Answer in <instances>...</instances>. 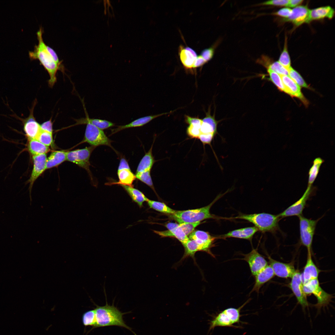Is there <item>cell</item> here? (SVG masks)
Listing matches in <instances>:
<instances>
[{"label": "cell", "mask_w": 335, "mask_h": 335, "mask_svg": "<svg viewBox=\"0 0 335 335\" xmlns=\"http://www.w3.org/2000/svg\"><path fill=\"white\" fill-rule=\"evenodd\" d=\"M43 32L42 27H41L37 33L38 44L35 45L33 51H29V55L31 60H38L47 70L50 77L48 84L50 87H52L57 81V71L60 70L63 73L64 69L56 63L47 51L46 44L42 38Z\"/></svg>", "instance_id": "1"}, {"label": "cell", "mask_w": 335, "mask_h": 335, "mask_svg": "<svg viewBox=\"0 0 335 335\" xmlns=\"http://www.w3.org/2000/svg\"><path fill=\"white\" fill-rule=\"evenodd\" d=\"M106 297V304L103 306H99L95 304L94 309L96 313V324L94 328L109 326H116L125 328L136 334L132 330L131 328L127 325L123 319V315L127 313L120 312L114 305H109Z\"/></svg>", "instance_id": "2"}, {"label": "cell", "mask_w": 335, "mask_h": 335, "mask_svg": "<svg viewBox=\"0 0 335 335\" xmlns=\"http://www.w3.org/2000/svg\"><path fill=\"white\" fill-rule=\"evenodd\" d=\"M227 192L228 191L223 194H219L211 203L207 206L195 209L176 211L174 213L171 215V217L179 224L185 222H200L207 219H216V216L210 213V209L217 201Z\"/></svg>", "instance_id": "3"}, {"label": "cell", "mask_w": 335, "mask_h": 335, "mask_svg": "<svg viewBox=\"0 0 335 335\" xmlns=\"http://www.w3.org/2000/svg\"><path fill=\"white\" fill-rule=\"evenodd\" d=\"M280 218L278 215L261 213L252 214H240L231 219H239L247 221L253 224L263 232H274L278 230V222Z\"/></svg>", "instance_id": "4"}, {"label": "cell", "mask_w": 335, "mask_h": 335, "mask_svg": "<svg viewBox=\"0 0 335 335\" xmlns=\"http://www.w3.org/2000/svg\"><path fill=\"white\" fill-rule=\"evenodd\" d=\"M303 290L306 296L313 294L316 297L317 302L315 306L318 310L317 316L320 313L321 308L327 306L332 297L331 295L321 287L318 279L310 280L303 284Z\"/></svg>", "instance_id": "5"}, {"label": "cell", "mask_w": 335, "mask_h": 335, "mask_svg": "<svg viewBox=\"0 0 335 335\" xmlns=\"http://www.w3.org/2000/svg\"><path fill=\"white\" fill-rule=\"evenodd\" d=\"M299 220L300 239L302 244L306 247L308 252H311L313 237L317 222L319 219L313 220L302 215L298 217Z\"/></svg>", "instance_id": "6"}, {"label": "cell", "mask_w": 335, "mask_h": 335, "mask_svg": "<svg viewBox=\"0 0 335 335\" xmlns=\"http://www.w3.org/2000/svg\"><path fill=\"white\" fill-rule=\"evenodd\" d=\"M84 141L96 147L100 145H106L113 149L111 145V141L106 136L103 131L90 123L87 124Z\"/></svg>", "instance_id": "7"}, {"label": "cell", "mask_w": 335, "mask_h": 335, "mask_svg": "<svg viewBox=\"0 0 335 335\" xmlns=\"http://www.w3.org/2000/svg\"><path fill=\"white\" fill-rule=\"evenodd\" d=\"M96 147L91 146L82 149L67 151L66 160L85 169L90 173L89 159L92 152Z\"/></svg>", "instance_id": "8"}, {"label": "cell", "mask_w": 335, "mask_h": 335, "mask_svg": "<svg viewBox=\"0 0 335 335\" xmlns=\"http://www.w3.org/2000/svg\"><path fill=\"white\" fill-rule=\"evenodd\" d=\"M312 185H308L302 197L297 201L278 215L280 218L302 215V212L313 190Z\"/></svg>", "instance_id": "9"}, {"label": "cell", "mask_w": 335, "mask_h": 335, "mask_svg": "<svg viewBox=\"0 0 335 335\" xmlns=\"http://www.w3.org/2000/svg\"><path fill=\"white\" fill-rule=\"evenodd\" d=\"M37 103L35 99L29 109V114L25 118H19L22 122L23 130L28 139H36L41 130L40 124L36 121L34 114V110Z\"/></svg>", "instance_id": "10"}, {"label": "cell", "mask_w": 335, "mask_h": 335, "mask_svg": "<svg viewBox=\"0 0 335 335\" xmlns=\"http://www.w3.org/2000/svg\"><path fill=\"white\" fill-rule=\"evenodd\" d=\"M190 240H194L200 247L201 251L207 252L212 256L214 257L211 249L214 246L215 239L217 237L211 235L208 232L203 231H194L188 237Z\"/></svg>", "instance_id": "11"}, {"label": "cell", "mask_w": 335, "mask_h": 335, "mask_svg": "<svg viewBox=\"0 0 335 335\" xmlns=\"http://www.w3.org/2000/svg\"><path fill=\"white\" fill-rule=\"evenodd\" d=\"M291 278L289 285V288L295 296L298 303L300 304L304 311L309 304L306 296L303 290V284L302 274L298 271L296 270Z\"/></svg>", "instance_id": "12"}, {"label": "cell", "mask_w": 335, "mask_h": 335, "mask_svg": "<svg viewBox=\"0 0 335 335\" xmlns=\"http://www.w3.org/2000/svg\"><path fill=\"white\" fill-rule=\"evenodd\" d=\"M33 169L29 179L27 183H29V188L30 203L32 200L31 193L33 185L36 179L46 169L47 159L46 154L32 155Z\"/></svg>", "instance_id": "13"}, {"label": "cell", "mask_w": 335, "mask_h": 335, "mask_svg": "<svg viewBox=\"0 0 335 335\" xmlns=\"http://www.w3.org/2000/svg\"><path fill=\"white\" fill-rule=\"evenodd\" d=\"M243 255V259L248 263L251 272L254 276L268 265L267 261L258 252L257 249L253 248L249 253Z\"/></svg>", "instance_id": "14"}, {"label": "cell", "mask_w": 335, "mask_h": 335, "mask_svg": "<svg viewBox=\"0 0 335 335\" xmlns=\"http://www.w3.org/2000/svg\"><path fill=\"white\" fill-rule=\"evenodd\" d=\"M269 265L272 269L275 275L279 277L291 278L296 270L294 266L291 263L282 262L268 257Z\"/></svg>", "instance_id": "15"}, {"label": "cell", "mask_w": 335, "mask_h": 335, "mask_svg": "<svg viewBox=\"0 0 335 335\" xmlns=\"http://www.w3.org/2000/svg\"><path fill=\"white\" fill-rule=\"evenodd\" d=\"M310 9L307 6H299L292 9V15L288 17L283 18L282 22H291L297 26L304 23H308Z\"/></svg>", "instance_id": "16"}, {"label": "cell", "mask_w": 335, "mask_h": 335, "mask_svg": "<svg viewBox=\"0 0 335 335\" xmlns=\"http://www.w3.org/2000/svg\"><path fill=\"white\" fill-rule=\"evenodd\" d=\"M287 89L288 94L299 98L306 106L308 104L307 100L301 92V88L288 75H280Z\"/></svg>", "instance_id": "17"}, {"label": "cell", "mask_w": 335, "mask_h": 335, "mask_svg": "<svg viewBox=\"0 0 335 335\" xmlns=\"http://www.w3.org/2000/svg\"><path fill=\"white\" fill-rule=\"evenodd\" d=\"M320 271L312 259L311 252H308L306 262L302 274L303 284L310 280L318 279Z\"/></svg>", "instance_id": "18"}, {"label": "cell", "mask_w": 335, "mask_h": 335, "mask_svg": "<svg viewBox=\"0 0 335 335\" xmlns=\"http://www.w3.org/2000/svg\"><path fill=\"white\" fill-rule=\"evenodd\" d=\"M275 276L272 269L269 265L258 272L254 276L255 282L251 292L255 291L258 293L261 287Z\"/></svg>", "instance_id": "19"}, {"label": "cell", "mask_w": 335, "mask_h": 335, "mask_svg": "<svg viewBox=\"0 0 335 335\" xmlns=\"http://www.w3.org/2000/svg\"><path fill=\"white\" fill-rule=\"evenodd\" d=\"M258 231V229L255 226L245 227L229 231L219 236L217 238L224 239L233 237L251 240Z\"/></svg>", "instance_id": "20"}, {"label": "cell", "mask_w": 335, "mask_h": 335, "mask_svg": "<svg viewBox=\"0 0 335 335\" xmlns=\"http://www.w3.org/2000/svg\"><path fill=\"white\" fill-rule=\"evenodd\" d=\"M334 15V10L330 6L320 7L310 10L308 23L313 20L324 18L331 19Z\"/></svg>", "instance_id": "21"}, {"label": "cell", "mask_w": 335, "mask_h": 335, "mask_svg": "<svg viewBox=\"0 0 335 335\" xmlns=\"http://www.w3.org/2000/svg\"><path fill=\"white\" fill-rule=\"evenodd\" d=\"M171 112H170L163 113L162 114L157 115H151L143 117L136 119L127 124L118 126L116 128L111 130V135L115 134L121 130L126 128L142 126L149 123L154 118L164 114H169Z\"/></svg>", "instance_id": "22"}, {"label": "cell", "mask_w": 335, "mask_h": 335, "mask_svg": "<svg viewBox=\"0 0 335 335\" xmlns=\"http://www.w3.org/2000/svg\"><path fill=\"white\" fill-rule=\"evenodd\" d=\"M179 55L181 63L187 69L193 68L195 61L197 57L196 52L190 48H184L182 45L179 48Z\"/></svg>", "instance_id": "23"}, {"label": "cell", "mask_w": 335, "mask_h": 335, "mask_svg": "<svg viewBox=\"0 0 335 335\" xmlns=\"http://www.w3.org/2000/svg\"><path fill=\"white\" fill-rule=\"evenodd\" d=\"M83 104L86 117L84 118H82L79 119L75 120L76 123L75 125L90 123L102 130L108 128L114 125V123L107 120L99 119L90 118L89 117L84 105Z\"/></svg>", "instance_id": "24"}, {"label": "cell", "mask_w": 335, "mask_h": 335, "mask_svg": "<svg viewBox=\"0 0 335 335\" xmlns=\"http://www.w3.org/2000/svg\"><path fill=\"white\" fill-rule=\"evenodd\" d=\"M209 324V327L208 332L213 330L215 327L217 326L229 327L235 328L240 327L234 325L229 317L223 311L213 317V319L210 321Z\"/></svg>", "instance_id": "25"}, {"label": "cell", "mask_w": 335, "mask_h": 335, "mask_svg": "<svg viewBox=\"0 0 335 335\" xmlns=\"http://www.w3.org/2000/svg\"><path fill=\"white\" fill-rule=\"evenodd\" d=\"M154 143V142L149 150L145 154L140 161L138 166L136 173L151 171L153 164L155 162L152 153Z\"/></svg>", "instance_id": "26"}, {"label": "cell", "mask_w": 335, "mask_h": 335, "mask_svg": "<svg viewBox=\"0 0 335 335\" xmlns=\"http://www.w3.org/2000/svg\"><path fill=\"white\" fill-rule=\"evenodd\" d=\"M117 174L119 179L118 181L112 182L110 184L133 187V183L136 178L135 175L133 174L130 169L118 170Z\"/></svg>", "instance_id": "27"}, {"label": "cell", "mask_w": 335, "mask_h": 335, "mask_svg": "<svg viewBox=\"0 0 335 335\" xmlns=\"http://www.w3.org/2000/svg\"><path fill=\"white\" fill-rule=\"evenodd\" d=\"M154 232L162 237H174L177 239L183 244L189 239L188 237L183 231L179 226L177 227L172 230L159 231L154 230Z\"/></svg>", "instance_id": "28"}, {"label": "cell", "mask_w": 335, "mask_h": 335, "mask_svg": "<svg viewBox=\"0 0 335 335\" xmlns=\"http://www.w3.org/2000/svg\"><path fill=\"white\" fill-rule=\"evenodd\" d=\"M67 152L64 151L52 152L47 158L46 169L57 166L66 160Z\"/></svg>", "instance_id": "29"}, {"label": "cell", "mask_w": 335, "mask_h": 335, "mask_svg": "<svg viewBox=\"0 0 335 335\" xmlns=\"http://www.w3.org/2000/svg\"><path fill=\"white\" fill-rule=\"evenodd\" d=\"M28 149L32 155L46 154L50 149L36 139H28Z\"/></svg>", "instance_id": "30"}, {"label": "cell", "mask_w": 335, "mask_h": 335, "mask_svg": "<svg viewBox=\"0 0 335 335\" xmlns=\"http://www.w3.org/2000/svg\"><path fill=\"white\" fill-rule=\"evenodd\" d=\"M121 185L126 191L132 200L136 203L140 207H142L144 202H147L149 199L142 192L133 187Z\"/></svg>", "instance_id": "31"}, {"label": "cell", "mask_w": 335, "mask_h": 335, "mask_svg": "<svg viewBox=\"0 0 335 335\" xmlns=\"http://www.w3.org/2000/svg\"><path fill=\"white\" fill-rule=\"evenodd\" d=\"M185 248L184 255L181 260L186 257H190L194 258V255L198 251H201L200 246L194 240L189 239L185 243L182 244Z\"/></svg>", "instance_id": "32"}, {"label": "cell", "mask_w": 335, "mask_h": 335, "mask_svg": "<svg viewBox=\"0 0 335 335\" xmlns=\"http://www.w3.org/2000/svg\"><path fill=\"white\" fill-rule=\"evenodd\" d=\"M324 161L319 157L315 159L313 162V164L310 168L309 172V178L308 185H312L317 177L320 166Z\"/></svg>", "instance_id": "33"}, {"label": "cell", "mask_w": 335, "mask_h": 335, "mask_svg": "<svg viewBox=\"0 0 335 335\" xmlns=\"http://www.w3.org/2000/svg\"><path fill=\"white\" fill-rule=\"evenodd\" d=\"M147 202L150 208L162 213L172 215L176 211L162 202L149 199Z\"/></svg>", "instance_id": "34"}, {"label": "cell", "mask_w": 335, "mask_h": 335, "mask_svg": "<svg viewBox=\"0 0 335 335\" xmlns=\"http://www.w3.org/2000/svg\"><path fill=\"white\" fill-rule=\"evenodd\" d=\"M247 302L238 308H229L223 310L229 317L233 324L241 322L240 319L241 316L240 310L248 302Z\"/></svg>", "instance_id": "35"}, {"label": "cell", "mask_w": 335, "mask_h": 335, "mask_svg": "<svg viewBox=\"0 0 335 335\" xmlns=\"http://www.w3.org/2000/svg\"><path fill=\"white\" fill-rule=\"evenodd\" d=\"M287 38H285L283 50L278 61L288 71L291 66V60L288 50Z\"/></svg>", "instance_id": "36"}, {"label": "cell", "mask_w": 335, "mask_h": 335, "mask_svg": "<svg viewBox=\"0 0 335 335\" xmlns=\"http://www.w3.org/2000/svg\"><path fill=\"white\" fill-rule=\"evenodd\" d=\"M267 71L270 80L280 90L288 94L287 89L283 83L280 76L268 67Z\"/></svg>", "instance_id": "37"}, {"label": "cell", "mask_w": 335, "mask_h": 335, "mask_svg": "<svg viewBox=\"0 0 335 335\" xmlns=\"http://www.w3.org/2000/svg\"><path fill=\"white\" fill-rule=\"evenodd\" d=\"M82 322L85 326H91L94 328L96 324V313L94 309L84 313L82 316Z\"/></svg>", "instance_id": "38"}, {"label": "cell", "mask_w": 335, "mask_h": 335, "mask_svg": "<svg viewBox=\"0 0 335 335\" xmlns=\"http://www.w3.org/2000/svg\"><path fill=\"white\" fill-rule=\"evenodd\" d=\"M288 76L300 87L310 88L301 75L291 67L288 70Z\"/></svg>", "instance_id": "39"}, {"label": "cell", "mask_w": 335, "mask_h": 335, "mask_svg": "<svg viewBox=\"0 0 335 335\" xmlns=\"http://www.w3.org/2000/svg\"><path fill=\"white\" fill-rule=\"evenodd\" d=\"M36 139L45 145L49 147L52 144L53 142L52 133L41 130Z\"/></svg>", "instance_id": "40"}, {"label": "cell", "mask_w": 335, "mask_h": 335, "mask_svg": "<svg viewBox=\"0 0 335 335\" xmlns=\"http://www.w3.org/2000/svg\"><path fill=\"white\" fill-rule=\"evenodd\" d=\"M135 176L136 178L148 185L155 191L150 175V171L136 173Z\"/></svg>", "instance_id": "41"}, {"label": "cell", "mask_w": 335, "mask_h": 335, "mask_svg": "<svg viewBox=\"0 0 335 335\" xmlns=\"http://www.w3.org/2000/svg\"><path fill=\"white\" fill-rule=\"evenodd\" d=\"M268 67L279 75H288V71L278 61L273 63Z\"/></svg>", "instance_id": "42"}, {"label": "cell", "mask_w": 335, "mask_h": 335, "mask_svg": "<svg viewBox=\"0 0 335 335\" xmlns=\"http://www.w3.org/2000/svg\"><path fill=\"white\" fill-rule=\"evenodd\" d=\"M201 224V222L194 223H182L179 224V226L185 234L187 236L189 235L194 230L195 228Z\"/></svg>", "instance_id": "43"}, {"label": "cell", "mask_w": 335, "mask_h": 335, "mask_svg": "<svg viewBox=\"0 0 335 335\" xmlns=\"http://www.w3.org/2000/svg\"><path fill=\"white\" fill-rule=\"evenodd\" d=\"M200 126L190 125L187 127L186 133L188 136L191 138H198L201 133Z\"/></svg>", "instance_id": "44"}, {"label": "cell", "mask_w": 335, "mask_h": 335, "mask_svg": "<svg viewBox=\"0 0 335 335\" xmlns=\"http://www.w3.org/2000/svg\"><path fill=\"white\" fill-rule=\"evenodd\" d=\"M216 136V135L213 133H201L198 139L204 145L206 144L209 145L211 146L212 149L211 143Z\"/></svg>", "instance_id": "45"}, {"label": "cell", "mask_w": 335, "mask_h": 335, "mask_svg": "<svg viewBox=\"0 0 335 335\" xmlns=\"http://www.w3.org/2000/svg\"><path fill=\"white\" fill-rule=\"evenodd\" d=\"M289 0H272L263 2L260 5H272L277 6L287 7Z\"/></svg>", "instance_id": "46"}, {"label": "cell", "mask_w": 335, "mask_h": 335, "mask_svg": "<svg viewBox=\"0 0 335 335\" xmlns=\"http://www.w3.org/2000/svg\"><path fill=\"white\" fill-rule=\"evenodd\" d=\"M201 133H213L215 135L218 134L217 130H215L209 124L203 122L200 127Z\"/></svg>", "instance_id": "47"}, {"label": "cell", "mask_w": 335, "mask_h": 335, "mask_svg": "<svg viewBox=\"0 0 335 335\" xmlns=\"http://www.w3.org/2000/svg\"><path fill=\"white\" fill-rule=\"evenodd\" d=\"M203 122L207 123L211 126L216 130H217V125L218 122L216 120L214 117L211 115L210 111L206 113V116L202 119Z\"/></svg>", "instance_id": "48"}, {"label": "cell", "mask_w": 335, "mask_h": 335, "mask_svg": "<svg viewBox=\"0 0 335 335\" xmlns=\"http://www.w3.org/2000/svg\"><path fill=\"white\" fill-rule=\"evenodd\" d=\"M292 9L288 7L282 8L273 14L284 17V18H286L289 17L292 15Z\"/></svg>", "instance_id": "49"}, {"label": "cell", "mask_w": 335, "mask_h": 335, "mask_svg": "<svg viewBox=\"0 0 335 335\" xmlns=\"http://www.w3.org/2000/svg\"><path fill=\"white\" fill-rule=\"evenodd\" d=\"M185 121L186 123L189 125H192L200 127L203 122L202 119L198 118L192 117L187 115L185 116Z\"/></svg>", "instance_id": "50"}, {"label": "cell", "mask_w": 335, "mask_h": 335, "mask_svg": "<svg viewBox=\"0 0 335 335\" xmlns=\"http://www.w3.org/2000/svg\"><path fill=\"white\" fill-rule=\"evenodd\" d=\"M214 53V49L213 47L206 49L202 52L200 55L204 60L208 62L213 57Z\"/></svg>", "instance_id": "51"}, {"label": "cell", "mask_w": 335, "mask_h": 335, "mask_svg": "<svg viewBox=\"0 0 335 335\" xmlns=\"http://www.w3.org/2000/svg\"><path fill=\"white\" fill-rule=\"evenodd\" d=\"M46 48L47 51L56 63L60 67L64 69L62 65V61L60 60L57 54L54 49L47 45Z\"/></svg>", "instance_id": "52"}, {"label": "cell", "mask_w": 335, "mask_h": 335, "mask_svg": "<svg viewBox=\"0 0 335 335\" xmlns=\"http://www.w3.org/2000/svg\"><path fill=\"white\" fill-rule=\"evenodd\" d=\"M51 118L48 120L45 121L40 124L42 130L46 131L52 133L53 123L51 120Z\"/></svg>", "instance_id": "53"}, {"label": "cell", "mask_w": 335, "mask_h": 335, "mask_svg": "<svg viewBox=\"0 0 335 335\" xmlns=\"http://www.w3.org/2000/svg\"><path fill=\"white\" fill-rule=\"evenodd\" d=\"M206 62L204 60L202 56L200 55L197 56L194 62L193 68H196L200 67L203 65Z\"/></svg>", "instance_id": "54"}, {"label": "cell", "mask_w": 335, "mask_h": 335, "mask_svg": "<svg viewBox=\"0 0 335 335\" xmlns=\"http://www.w3.org/2000/svg\"><path fill=\"white\" fill-rule=\"evenodd\" d=\"M124 169H130V168L126 159L124 158H122L120 160L118 170Z\"/></svg>", "instance_id": "55"}, {"label": "cell", "mask_w": 335, "mask_h": 335, "mask_svg": "<svg viewBox=\"0 0 335 335\" xmlns=\"http://www.w3.org/2000/svg\"><path fill=\"white\" fill-rule=\"evenodd\" d=\"M303 1V0H289L287 7L289 8L293 7L294 8L299 6Z\"/></svg>", "instance_id": "56"}, {"label": "cell", "mask_w": 335, "mask_h": 335, "mask_svg": "<svg viewBox=\"0 0 335 335\" xmlns=\"http://www.w3.org/2000/svg\"><path fill=\"white\" fill-rule=\"evenodd\" d=\"M179 226V224L173 222H169L165 225V226L168 229V230H170L174 229Z\"/></svg>", "instance_id": "57"}]
</instances>
